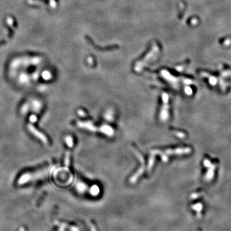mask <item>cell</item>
<instances>
[{"mask_svg":"<svg viewBox=\"0 0 231 231\" xmlns=\"http://www.w3.org/2000/svg\"><path fill=\"white\" fill-rule=\"evenodd\" d=\"M163 106L161 112H160V117L163 121L166 120L167 117H168V113H167V102L168 101V96L166 94H163Z\"/></svg>","mask_w":231,"mask_h":231,"instance_id":"1","label":"cell"},{"mask_svg":"<svg viewBox=\"0 0 231 231\" xmlns=\"http://www.w3.org/2000/svg\"><path fill=\"white\" fill-rule=\"evenodd\" d=\"M28 128H29L30 131L32 132L36 137H37L39 139L42 140V141L44 142V143H48V139L47 137L43 134V133L40 132L37 128H36L33 125H28Z\"/></svg>","mask_w":231,"mask_h":231,"instance_id":"2","label":"cell"},{"mask_svg":"<svg viewBox=\"0 0 231 231\" xmlns=\"http://www.w3.org/2000/svg\"><path fill=\"white\" fill-rule=\"evenodd\" d=\"M66 142L67 143V145L69 146V147H72L73 146V139L71 137H66Z\"/></svg>","mask_w":231,"mask_h":231,"instance_id":"3","label":"cell"}]
</instances>
